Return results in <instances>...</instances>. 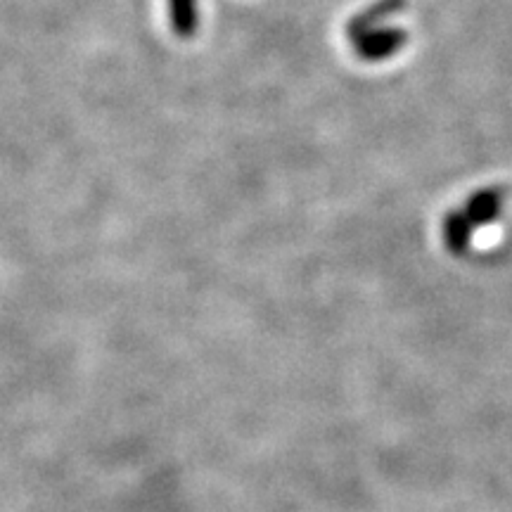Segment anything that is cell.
<instances>
[{"label": "cell", "mask_w": 512, "mask_h": 512, "mask_svg": "<svg viewBox=\"0 0 512 512\" xmlns=\"http://www.w3.org/2000/svg\"><path fill=\"white\" fill-rule=\"evenodd\" d=\"M472 221L467 219L465 211H451L444 219V242L448 252L463 256L470 249L472 240Z\"/></svg>", "instance_id": "obj_5"}, {"label": "cell", "mask_w": 512, "mask_h": 512, "mask_svg": "<svg viewBox=\"0 0 512 512\" xmlns=\"http://www.w3.org/2000/svg\"><path fill=\"white\" fill-rule=\"evenodd\" d=\"M503 209V190L486 188L479 190L465 202V216L472 221V226H486L496 221Z\"/></svg>", "instance_id": "obj_3"}, {"label": "cell", "mask_w": 512, "mask_h": 512, "mask_svg": "<svg viewBox=\"0 0 512 512\" xmlns=\"http://www.w3.org/2000/svg\"><path fill=\"white\" fill-rule=\"evenodd\" d=\"M169 24L178 38H192L200 29V0H166Z\"/></svg>", "instance_id": "obj_4"}, {"label": "cell", "mask_w": 512, "mask_h": 512, "mask_svg": "<svg viewBox=\"0 0 512 512\" xmlns=\"http://www.w3.org/2000/svg\"><path fill=\"white\" fill-rule=\"evenodd\" d=\"M403 10H406V0H375V3L368 5L366 10H361L358 15L351 17L347 34L349 38L366 34L370 29L382 27L389 17L399 15Z\"/></svg>", "instance_id": "obj_2"}, {"label": "cell", "mask_w": 512, "mask_h": 512, "mask_svg": "<svg viewBox=\"0 0 512 512\" xmlns=\"http://www.w3.org/2000/svg\"><path fill=\"white\" fill-rule=\"evenodd\" d=\"M354 43V53L366 62H382L406 48L408 31L401 27H377L366 34L351 38Z\"/></svg>", "instance_id": "obj_1"}]
</instances>
